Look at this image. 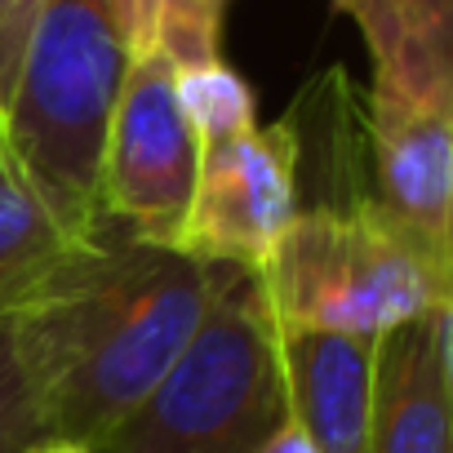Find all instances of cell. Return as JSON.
Returning <instances> with one entry per match:
<instances>
[{"label": "cell", "mask_w": 453, "mask_h": 453, "mask_svg": "<svg viewBox=\"0 0 453 453\" xmlns=\"http://www.w3.org/2000/svg\"><path fill=\"white\" fill-rule=\"evenodd\" d=\"M369 453H453V387L440 307L378 338Z\"/></svg>", "instance_id": "obj_9"}, {"label": "cell", "mask_w": 453, "mask_h": 453, "mask_svg": "<svg viewBox=\"0 0 453 453\" xmlns=\"http://www.w3.org/2000/svg\"><path fill=\"white\" fill-rule=\"evenodd\" d=\"M444 263H449V276H453V187H449V226H444Z\"/></svg>", "instance_id": "obj_20"}, {"label": "cell", "mask_w": 453, "mask_h": 453, "mask_svg": "<svg viewBox=\"0 0 453 453\" xmlns=\"http://www.w3.org/2000/svg\"><path fill=\"white\" fill-rule=\"evenodd\" d=\"M81 245L85 241H76L50 213L41 191L0 142V320H10Z\"/></svg>", "instance_id": "obj_10"}, {"label": "cell", "mask_w": 453, "mask_h": 453, "mask_svg": "<svg viewBox=\"0 0 453 453\" xmlns=\"http://www.w3.org/2000/svg\"><path fill=\"white\" fill-rule=\"evenodd\" d=\"M440 329H444V365H449V387H453V298L440 307Z\"/></svg>", "instance_id": "obj_18"}, {"label": "cell", "mask_w": 453, "mask_h": 453, "mask_svg": "<svg viewBox=\"0 0 453 453\" xmlns=\"http://www.w3.org/2000/svg\"><path fill=\"white\" fill-rule=\"evenodd\" d=\"M129 72L111 0H50L0 120V142L76 241L103 232L98 169Z\"/></svg>", "instance_id": "obj_2"}, {"label": "cell", "mask_w": 453, "mask_h": 453, "mask_svg": "<svg viewBox=\"0 0 453 453\" xmlns=\"http://www.w3.org/2000/svg\"><path fill=\"white\" fill-rule=\"evenodd\" d=\"M258 453H316V449H311V440H307V435H303L289 418H285V422H280V426L263 440V449H258Z\"/></svg>", "instance_id": "obj_17"}, {"label": "cell", "mask_w": 453, "mask_h": 453, "mask_svg": "<svg viewBox=\"0 0 453 453\" xmlns=\"http://www.w3.org/2000/svg\"><path fill=\"white\" fill-rule=\"evenodd\" d=\"M369 50L378 76L453 81V0H334Z\"/></svg>", "instance_id": "obj_11"}, {"label": "cell", "mask_w": 453, "mask_h": 453, "mask_svg": "<svg viewBox=\"0 0 453 453\" xmlns=\"http://www.w3.org/2000/svg\"><path fill=\"white\" fill-rule=\"evenodd\" d=\"M173 89H178L182 116L191 120L200 142H213V138H226V134H241V129L258 125L250 85L222 58L173 67Z\"/></svg>", "instance_id": "obj_12"}, {"label": "cell", "mask_w": 453, "mask_h": 453, "mask_svg": "<svg viewBox=\"0 0 453 453\" xmlns=\"http://www.w3.org/2000/svg\"><path fill=\"white\" fill-rule=\"evenodd\" d=\"M285 422L276 320L245 272L94 453H258Z\"/></svg>", "instance_id": "obj_3"}, {"label": "cell", "mask_w": 453, "mask_h": 453, "mask_svg": "<svg viewBox=\"0 0 453 453\" xmlns=\"http://www.w3.org/2000/svg\"><path fill=\"white\" fill-rule=\"evenodd\" d=\"M45 440H50V431H45L36 395L23 378V365L14 356L10 320H0V453H27Z\"/></svg>", "instance_id": "obj_13"}, {"label": "cell", "mask_w": 453, "mask_h": 453, "mask_svg": "<svg viewBox=\"0 0 453 453\" xmlns=\"http://www.w3.org/2000/svg\"><path fill=\"white\" fill-rule=\"evenodd\" d=\"M245 267L103 232L10 316L50 440L94 449L182 356Z\"/></svg>", "instance_id": "obj_1"}, {"label": "cell", "mask_w": 453, "mask_h": 453, "mask_svg": "<svg viewBox=\"0 0 453 453\" xmlns=\"http://www.w3.org/2000/svg\"><path fill=\"white\" fill-rule=\"evenodd\" d=\"M298 165L303 138L289 120L200 142V173L182 232V254L200 263L245 267L258 276L294 218L303 213Z\"/></svg>", "instance_id": "obj_6"}, {"label": "cell", "mask_w": 453, "mask_h": 453, "mask_svg": "<svg viewBox=\"0 0 453 453\" xmlns=\"http://www.w3.org/2000/svg\"><path fill=\"white\" fill-rule=\"evenodd\" d=\"M165 10H169V0H111V14H116V27H120V41H125L129 58L160 54Z\"/></svg>", "instance_id": "obj_16"}, {"label": "cell", "mask_w": 453, "mask_h": 453, "mask_svg": "<svg viewBox=\"0 0 453 453\" xmlns=\"http://www.w3.org/2000/svg\"><path fill=\"white\" fill-rule=\"evenodd\" d=\"M196 173L200 138L182 116L173 63L165 54L129 58L98 169L103 226L142 245L182 250Z\"/></svg>", "instance_id": "obj_5"}, {"label": "cell", "mask_w": 453, "mask_h": 453, "mask_svg": "<svg viewBox=\"0 0 453 453\" xmlns=\"http://www.w3.org/2000/svg\"><path fill=\"white\" fill-rule=\"evenodd\" d=\"M27 453H94V449H85V444H67V440H45V444H36V449H27Z\"/></svg>", "instance_id": "obj_19"}, {"label": "cell", "mask_w": 453, "mask_h": 453, "mask_svg": "<svg viewBox=\"0 0 453 453\" xmlns=\"http://www.w3.org/2000/svg\"><path fill=\"white\" fill-rule=\"evenodd\" d=\"M258 285L276 325L373 342L453 298L444 263L413 245L378 200L303 209Z\"/></svg>", "instance_id": "obj_4"}, {"label": "cell", "mask_w": 453, "mask_h": 453, "mask_svg": "<svg viewBox=\"0 0 453 453\" xmlns=\"http://www.w3.org/2000/svg\"><path fill=\"white\" fill-rule=\"evenodd\" d=\"M378 209L444 263L449 187H453V81L378 76L365 98ZM449 272V263H444Z\"/></svg>", "instance_id": "obj_7"}, {"label": "cell", "mask_w": 453, "mask_h": 453, "mask_svg": "<svg viewBox=\"0 0 453 453\" xmlns=\"http://www.w3.org/2000/svg\"><path fill=\"white\" fill-rule=\"evenodd\" d=\"M232 0H169L165 10V27H160V54L173 67L187 63H209L222 58V14Z\"/></svg>", "instance_id": "obj_14"}, {"label": "cell", "mask_w": 453, "mask_h": 453, "mask_svg": "<svg viewBox=\"0 0 453 453\" xmlns=\"http://www.w3.org/2000/svg\"><path fill=\"white\" fill-rule=\"evenodd\" d=\"M373 338L276 325L285 418L316 453H369Z\"/></svg>", "instance_id": "obj_8"}, {"label": "cell", "mask_w": 453, "mask_h": 453, "mask_svg": "<svg viewBox=\"0 0 453 453\" xmlns=\"http://www.w3.org/2000/svg\"><path fill=\"white\" fill-rule=\"evenodd\" d=\"M45 5L50 0H0V120H5V111H10L19 67H23L27 41H32Z\"/></svg>", "instance_id": "obj_15"}]
</instances>
